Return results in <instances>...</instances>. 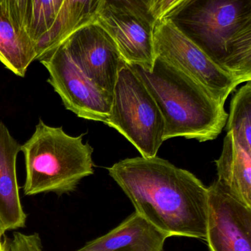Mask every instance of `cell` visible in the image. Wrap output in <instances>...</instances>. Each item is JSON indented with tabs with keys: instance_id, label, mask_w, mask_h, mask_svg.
Segmentation results:
<instances>
[{
	"instance_id": "10",
	"label": "cell",
	"mask_w": 251,
	"mask_h": 251,
	"mask_svg": "<svg viewBox=\"0 0 251 251\" xmlns=\"http://www.w3.org/2000/svg\"><path fill=\"white\" fill-rule=\"evenodd\" d=\"M112 37L122 60L128 65L151 68L156 60L154 21L116 7H103L96 20Z\"/></svg>"
},
{
	"instance_id": "1",
	"label": "cell",
	"mask_w": 251,
	"mask_h": 251,
	"mask_svg": "<svg viewBox=\"0 0 251 251\" xmlns=\"http://www.w3.org/2000/svg\"><path fill=\"white\" fill-rule=\"evenodd\" d=\"M136 212L170 237L206 240L208 187L166 159L138 156L107 168Z\"/></svg>"
},
{
	"instance_id": "21",
	"label": "cell",
	"mask_w": 251,
	"mask_h": 251,
	"mask_svg": "<svg viewBox=\"0 0 251 251\" xmlns=\"http://www.w3.org/2000/svg\"><path fill=\"white\" fill-rule=\"evenodd\" d=\"M10 251H41L42 245L38 234H24L16 232L9 243Z\"/></svg>"
},
{
	"instance_id": "6",
	"label": "cell",
	"mask_w": 251,
	"mask_h": 251,
	"mask_svg": "<svg viewBox=\"0 0 251 251\" xmlns=\"http://www.w3.org/2000/svg\"><path fill=\"white\" fill-rule=\"evenodd\" d=\"M153 44L156 57L181 71L223 104L242 84L218 67L168 18L155 22Z\"/></svg>"
},
{
	"instance_id": "9",
	"label": "cell",
	"mask_w": 251,
	"mask_h": 251,
	"mask_svg": "<svg viewBox=\"0 0 251 251\" xmlns=\"http://www.w3.org/2000/svg\"><path fill=\"white\" fill-rule=\"evenodd\" d=\"M206 240L210 251H251V208L218 181L208 187Z\"/></svg>"
},
{
	"instance_id": "24",
	"label": "cell",
	"mask_w": 251,
	"mask_h": 251,
	"mask_svg": "<svg viewBox=\"0 0 251 251\" xmlns=\"http://www.w3.org/2000/svg\"><path fill=\"white\" fill-rule=\"evenodd\" d=\"M0 251H10V249H9V244L6 240H4V243H3L2 248H1Z\"/></svg>"
},
{
	"instance_id": "23",
	"label": "cell",
	"mask_w": 251,
	"mask_h": 251,
	"mask_svg": "<svg viewBox=\"0 0 251 251\" xmlns=\"http://www.w3.org/2000/svg\"><path fill=\"white\" fill-rule=\"evenodd\" d=\"M6 230L4 228V226H3L2 223L0 221V242H2V237L4 235Z\"/></svg>"
},
{
	"instance_id": "4",
	"label": "cell",
	"mask_w": 251,
	"mask_h": 251,
	"mask_svg": "<svg viewBox=\"0 0 251 251\" xmlns=\"http://www.w3.org/2000/svg\"><path fill=\"white\" fill-rule=\"evenodd\" d=\"M84 136L69 135L63 127L39 121L30 138L21 146L26 165L25 196L71 193L83 178L94 174L93 148L84 143Z\"/></svg>"
},
{
	"instance_id": "16",
	"label": "cell",
	"mask_w": 251,
	"mask_h": 251,
	"mask_svg": "<svg viewBox=\"0 0 251 251\" xmlns=\"http://www.w3.org/2000/svg\"><path fill=\"white\" fill-rule=\"evenodd\" d=\"M225 125L227 132L232 133L236 142L251 153V80L233 97Z\"/></svg>"
},
{
	"instance_id": "8",
	"label": "cell",
	"mask_w": 251,
	"mask_h": 251,
	"mask_svg": "<svg viewBox=\"0 0 251 251\" xmlns=\"http://www.w3.org/2000/svg\"><path fill=\"white\" fill-rule=\"evenodd\" d=\"M62 43L87 77L113 95L118 73L124 61L107 32L94 22L77 29Z\"/></svg>"
},
{
	"instance_id": "20",
	"label": "cell",
	"mask_w": 251,
	"mask_h": 251,
	"mask_svg": "<svg viewBox=\"0 0 251 251\" xmlns=\"http://www.w3.org/2000/svg\"><path fill=\"white\" fill-rule=\"evenodd\" d=\"M148 4L149 0H105L104 7H116L131 12L144 19L154 21L149 13Z\"/></svg>"
},
{
	"instance_id": "3",
	"label": "cell",
	"mask_w": 251,
	"mask_h": 251,
	"mask_svg": "<svg viewBox=\"0 0 251 251\" xmlns=\"http://www.w3.org/2000/svg\"><path fill=\"white\" fill-rule=\"evenodd\" d=\"M156 101L165 121L164 140H215L226 125L224 104L201 85L156 57L151 68L129 65Z\"/></svg>"
},
{
	"instance_id": "18",
	"label": "cell",
	"mask_w": 251,
	"mask_h": 251,
	"mask_svg": "<svg viewBox=\"0 0 251 251\" xmlns=\"http://www.w3.org/2000/svg\"><path fill=\"white\" fill-rule=\"evenodd\" d=\"M32 1L33 0H1L15 26L27 34L30 22Z\"/></svg>"
},
{
	"instance_id": "25",
	"label": "cell",
	"mask_w": 251,
	"mask_h": 251,
	"mask_svg": "<svg viewBox=\"0 0 251 251\" xmlns=\"http://www.w3.org/2000/svg\"><path fill=\"white\" fill-rule=\"evenodd\" d=\"M3 243H4V241L0 242V250H1V248H2Z\"/></svg>"
},
{
	"instance_id": "13",
	"label": "cell",
	"mask_w": 251,
	"mask_h": 251,
	"mask_svg": "<svg viewBox=\"0 0 251 251\" xmlns=\"http://www.w3.org/2000/svg\"><path fill=\"white\" fill-rule=\"evenodd\" d=\"M218 180L223 187L237 200L251 208V153L227 132L222 153L215 161Z\"/></svg>"
},
{
	"instance_id": "22",
	"label": "cell",
	"mask_w": 251,
	"mask_h": 251,
	"mask_svg": "<svg viewBox=\"0 0 251 251\" xmlns=\"http://www.w3.org/2000/svg\"><path fill=\"white\" fill-rule=\"evenodd\" d=\"M64 0H54L55 10H56V16L58 13L59 10L61 7Z\"/></svg>"
},
{
	"instance_id": "14",
	"label": "cell",
	"mask_w": 251,
	"mask_h": 251,
	"mask_svg": "<svg viewBox=\"0 0 251 251\" xmlns=\"http://www.w3.org/2000/svg\"><path fill=\"white\" fill-rule=\"evenodd\" d=\"M105 0H64L50 30L35 44L36 60L77 29L96 22Z\"/></svg>"
},
{
	"instance_id": "5",
	"label": "cell",
	"mask_w": 251,
	"mask_h": 251,
	"mask_svg": "<svg viewBox=\"0 0 251 251\" xmlns=\"http://www.w3.org/2000/svg\"><path fill=\"white\" fill-rule=\"evenodd\" d=\"M106 125L117 130L141 156H157L164 143L165 121L156 101L129 65L118 73Z\"/></svg>"
},
{
	"instance_id": "2",
	"label": "cell",
	"mask_w": 251,
	"mask_h": 251,
	"mask_svg": "<svg viewBox=\"0 0 251 251\" xmlns=\"http://www.w3.org/2000/svg\"><path fill=\"white\" fill-rule=\"evenodd\" d=\"M167 18L218 67L251 80V0H187Z\"/></svg>"
},
{
	"instance_id": "17",
	"label": "cell",
	"mask_w": 251,
	"mask_h": 251,
	"mask_svg": "<svg viewBox=\"0 0 251 251\" xmlns=\"http://www.w3.org/2000/svg\"><path fill=\"white\" fill-rule=\"evenodd\" d=\"M56 19L54 0H33L28 34L35 44L50 30Z\"/></svg>"
},
{
	"instance_id": "26",
	"label": "cell",
	"mask_w": 251,
	"mask_h": 251,
	"mask_svg": "<svg viewBox=\"0 0 251 251\" xmlns=\"http://www.w3.org/2000/svg\"></svg>"
},
{
	"instance_id": "19",
	"label": "cell",
	"mask_w": 251,
	"mask_h": 251,
	"mask_svg": "<svg viewBox=\"0 0 251 251\" xmlns=\"http://www.w3.org/2000/svg\"><path fill=\"white\" fill-rule=\"evenodd\" d=\"M187 0H149L148 10L156 22L169 17Z\"/></svg>"
},
{
	"instance_id": "12",
	"label": "cell",
	"mask_w": 251,
	"mask_h": 251,
	"mask_svg": "<svg viewBox=\"0 0 251 251\" xmlns=\"http://www.w3.org/2000/svg\"><path fill=\"white\" fill-rule=\"evenodd\" d=\"M20 151L21 145L0 122V221L6 231L22 228L26 224L16 177V157Z\"/></svg>"
},
{
	"instance_id": "11",
	"label": "cell",
	"mask_w": 251,
	"mask_h": 251,
	"mask_svg": "<svg viewBox=\"0 0 251 251\" xmlns=\"http://www.w3.org/2000/svg\"><path fill=\"white\" fill-rule=\"evenodd\" d=\"M169 237L137 212L77 251H163Z\"/></svg>"
},
{
	"instance_id": "15",
	"label": "cell",
	"mask_w": 251,
	"mask_h": 251,
	"mask_svg": "<svg viewBox=\"0 0 251 251\" xmlns=\"http://www.w3.org/2000/svg\"><path fill=\"white\" fill-rule=\"evenodd\" d=\"M35 60V44L28 34L15 26L0 0V61L16 76L24 77Z\"/></svg>"
},
{
	"instance_id": "7",
	"label": "cell",
	"mask_w": 251,
	"mask_h": 251,
	"mask_svg": "<svg viewBox=\"0 0 251 251\" xmlns=\"http://www.w3.org/2000/svg\"><path fill=\"white\" fill-rule=\"evenodd\" d=\"M38 60L48 72L47 82L58 94L66 110L81 119L106 124L113 95L87 77L72 60L63 43Z\"/></svg>"
}]
</instances>
